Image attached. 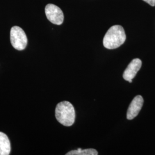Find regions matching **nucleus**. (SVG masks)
I'll use <instances>...</instances> for the list:
<instances>
[{
	"label": "nucleus",
	"instance_id": "1a4fd4ad",
	"mask_svg": "<svg viewBox=\"0 0 155 155\" xmlns=\"http://www.w3.org/2000/svg\"><path fill=\"white\" fill-rule=\"evenodd\" d=\"M143 1L152 6H155V0H143Z\"/></svg>",
	"mask_w": 155,
	"mask_h": 155
},
{
	"label": "nucleus",
	"instance_id": "423d86ee",
	"mask_svg": "<svg viewBox=\"0 0 155 155\" xmlns=\"http://www.w3.org/2000/svg\"><path fill=\"white\" fill-rule=\"evenodd\" d=\"M143 104L144 100L142 96L137 95L133 98L127 109V120H133L139 114V112L143 107Z\"/></svg>",
	"mask_w": 155,
	"mask_h": 155
},
{
	"label": "nucleus",
	"instance_id": "7ed1b4c3",
	"mask_svg": "<svg viewBox=\"0 0 155 155\" xmlns=\"http://www.w3.org/2000/svg\"><path fill=\"white\" fill-rule=\"evenodd\" d=\"M10 39L12 46L16 50L22 51L27 45V36L22 28L18 26H14L11 28Z\"/></svg>",
	"mask_w": 155,
	"mask_h": 155
},
{
	"label": "nucleus",
	"instance_id": "39448f33",
	"mask_svg": "<svg viewBox=\"0 0 155 155\" xmlns=\"http://www.w3.org/2000/svg\"><path fill=\"white\" fill-rule=\"evenodd\" d=\"M142 65V61L138 58L132 60L123 74L124 79L129 83L132 82V79L136 77Z\"/></svg>",
	"mask_w": 155,
	"mask_h": 155
},
{
	"label": "nucleus",
	"instance_id": "f257e3e1",
	"mask_svg": "<svg viewBox=\"0 0 155 155\" xmlns=\"http://www.w3.org/2000/svg\"><path fill=\"white\" fill-rule=\"evenodd\" d=\"M126 40V35L122 26L113 25L109 29L103 39V45L109 50L116 49L123 45Z\"/></svg>",
	"mask_w": 155,
	"mask_h": 155
},
{
	"label": "nucleus",
	"instance_id": "20e7f679",
	"mask_svg": "<svg viewBox=\"0 0 155 155\" xmlns=\"http://www.w3.org/2000/svg\"><path fill=\"white\" fill-rule=\"evenodd\" d=\"M45 15L50 22L56 25H61L64 21V15L58 6L49 4L45 8Z\"/></svg>",
	"mask_w": 155,
	"mask_h": 155
},
{
	"label": "nucleus",
	"instance_id": "6e6552de",
	"mask_svg": "<svg viewBox=\"0 0 155 155\" xmlns=\"http://www.w3.org/2000/svg\"><path fill=\"white\" fill-rule=\"evenodd\" d=\"M98 153L97 150L93 148L82 150L78 148L77 150H73L67 153L66 155H98Z\"/></svg>",
	"mask_w": 155,
	"mask_h": 155
},
{
	"label": "nucleus",
	"instance_id": "0eeeda50",
	"mask_svg": "<svg viewBox=\"0 0 155 155\" xmlns=\"http://www.w3.org/2000/svg\"><path fill=\"white\" fill-rule=\"evenodd\" d=\"M11 143L5 133L0 132V155H9L11 152Z\"/></svg>",
	"mask_w": 155,
	"mask_h": 155
},
{
	"label": "nucleus",
	"instance_id": "f03ea898",
	"mask_svg": "<svg viewBox=\"0 0 155 155\" xmlns=\"http://www.w3.org/2000/svg\"><path fill=\"white\" fill-rule=\"evenodd\" d=\"M55 117L58 121L66 127H71L75 120V111L72 104L68 101L59 103L55 109Z\"/></svg>",
	"mask_w": 155,
	"mask_h": 155
}]
</instances>
